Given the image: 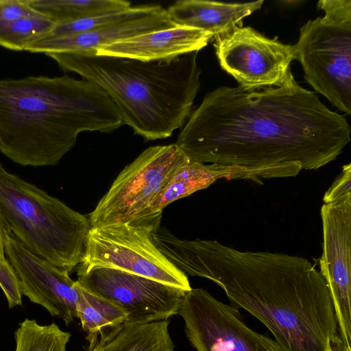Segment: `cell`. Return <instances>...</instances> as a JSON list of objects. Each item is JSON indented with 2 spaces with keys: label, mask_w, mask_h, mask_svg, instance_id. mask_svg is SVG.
<instances>
[{
  "label": "cell",
  "mask_w": 351,
  "mask_h": 351,
  "mask_svg": "<svg viewBox=\"0 0 351 351\" xmlns=\"http://www.w3.org/2000/svg\"><path fill=\"white\" fill-rule=\"evenodd\" d=\"M221 178L260 182L251 171L242 167L189 160L177 170L162 192L137 217L162 213L173 202L204 189Z\"/></svg>",
  "instance_id": "cell-17"
},
{
  "label": "cell",
  "mask_w": 351,
  "mask_h": 351,
  "mask_svg": "<svg viewBox=\"0 0 351 351\" xmlns=\"http://www.w3.org/2000/svg\"><path fill=\"white\" fill-rule=\"evenodd\" d=\"M86 339L85 351H174L167 319L123 323Z\"/></svg>",
  "instance_id": "cell-18"
},
{
  "label": "cell",
  "mask_w": 351,
  "mask_h": 351,
  "mask_svg": "<svg viewBox=\"0 0 351 351\" xmlns=\"http://www.w3.org/2000/svg\"><path fill=\"white\" fill-rule=\"evenodd\" d=\"M77 271V284L119 306L127 314L128 324L166 320L178 314L186 292L114 269L80 265Z\"/></svg>",
  "instance_id": "cell-10"
},
{
  "label": "cell",
  "mask_w": 351,
  "mask_h": 351,
  "mask_svg": "<svg viewBox=\"0 0 351 351\" xmlns=\"http://www.w3.org/2000/svg\"><path fill=\"white\" fill-rule=\"evenodd\" d=\"M199 51L145 62L98 56L96 51L49 53L64 72L92 82L110 97L124 125L147 141L169 137L184 126L200 87Z\"/></svg>",
  "instance_id": "cell-4"
},
{
  "label": "cell",
  "mask_w": 351,
  "mask_h": 351,
  "mask_svg": "<svg viewBox=\"0 0 351 351\" xmlns=\"http://www.w3.org/2000/svg\"><path fill=\"white\" fill-rule=\"evenodd\" d=\"M3 221L0 214V261L6 260L4 251V240H3Z\"/></svg>",
  "instance_id": "cell-27"
},
{
  "label": "cell",
  "mask_w": 351,
  "mask_h": 351,
  "mask_svg": "<svg viewBox=\"0 0 351 351\" xmlns=\"http://www.w3.org/2000/svg\"><path fill=\"white\" fill-rule=\"evenodd\" d=\"M160 7L161 5L156 4L131 6L126 10L121 11L56 23L52 29L43 38L78 34L99 29L121 21L142 18L155 12Z\"/></svg>",
  "instance_id": "cell-22"
},
{
  "label": "cell",
  "mask_w": 351,
  "mask_h": 351,
  "mask_svg": "<svg viewBox=\"0 0 351 351\" xmlns=\"http://www.w3.org/2000/svg\"><path fill=\"white\" fill-rule=\"evenodd\" d=\"M0 214L29 251L70 274L84 258L88 218L0 162Z\"/></svg>",
  "instance_id": "cell-5"
},
{
  "label": "cell",
  "mask_w": 351,
  "mask_h": 351,
  "mask_svg": "<svg viewBox=\"0 0 351 351\" xmlns=\"http://www.w3.org/2000/svg\"><path fill=\"white\" fill-rule=\"evenodd\" d=\"M76 285L78 292L77 318L80 320L86 337L97 336L125 322L127 314L119 306L88 291L77 282Z\"/></svg>",
  "instance_id": "cell-19"
},
{
  "label": "cell",
  "mask_w": 351,
  "mask_h": 351,
  "mask_svg": "<svg viewBox=\"0 0 351 351\" xmlns=\"http://www.w3.org/2000/svg\"><path fill=\"white\" fill-rule=\"evenodd\" d=\"M32 16H46L32 7L29 0H0V21Z\"/></svg>",
  "instance_id": "cell-25"
},
{
  "label": "cell",
  "mask_w": 351,
  "mask_h": 351,
  "mask_svg": "<svg viewBox=\"0 0 351 351\" xmlns=\"http://www.w3.org/2000/svg\"><path fill=\"white\" fill-rule=\"evenodd\" d=\"M0 287L10 308L22 304V293L19 280L7 258L5 261H0Z\"/></svg>",
  "instance_id": "cell-24"
},
{
  "label": "cell",
  "mask_w": 351,
  "mask_h": 351,
  "mask_svg": "<svg viewBox=\"0 0 351 351\" xmlns=\"http://www.w3.org/2000/svg\"><path fill=\"white\" fill-rule=\"evenodd\" d=\"M347 119L291 72L278 86H220L190 114L176 145L191 161L237 166L256 178L297 176L335 160L350 142Z\"/></svg>",
  "instance_id": "cell-1"
},
{
  "label": "cell",
  "mask_w": 351,
  "mask_h": 351,
  "mask_svg": "<svg viewBox=\"0 0 351 351\" xmlns=\"http://www.w3.org/2000/svg\"><path fill=\"white\" fill-rule=\"evenodd\" d=\"M323 16L300 29L295 59L306 81L348 115L351 114V1L321 0Z\"/></svg>",
  "instance_id": "cell-6"
},
{
  "label": "cell",
  "mask_w": 351,
  "mask_h": 351,
  "mask_svg": "<svg viewBox=\"0 0 351 351\" xmlns=\"http://www.w3.org/2000/svg\"><path fill=\"white\" fill-rule=\"evenodd\" d=\"M162 213L123 223L90 227L86 239L83 267L114 269L189 291L187 276L156 247L152 234L160 226Z\"/></svg>",
  "instance_id": "cell-7"
},
{
  "label": "cell",
  "mask_w": 351,
  "mask_h": 351,
  "mask_svg": "<svg viewBox=\"0 0 351 351\" xmlns=\"http://www.w3.org/2000/svg\"><path fill=\"white\" fill-rule=\"evenodd\" d=\"M178 314L197 351H284L275 340L249 328L238 308L204 289L186 291Z\"/></svg>",
  "instance_id": "cell-9"
},
{
  "label": "cell",
  "mask_w": 351,
  "mask_h": 351,
  "mask_svg": "<svg viewBox=\"0 0 351 351\" xmlns=\"http://www.w3.org/2000/svg\"><path fill=\"white\" fill-rule=\"evenodd\" d=\"M346 351H351V347L347 348Z\"/></svg>",
  "instance_id": "cell-28"
},
{
  "label": "cell",
  "mask_w": 351,
  "mask_h": 351,
  "mask_svg": "<svg viewBox=\"0 0 351 351\" xmlns=\"http://www.w3.org/2000/svg\"><path fill=\"white\" fill-rule=\"evenodd\" d=\"M177 26L160 7L146 16L67 36L45 38L27 46L30 53H73L97 51L101 47L139 34Z\"/></svg>",
  "instance_id": "cell-15"
},
{
  "label": "cell",
  "mask_w": 351,
  "mask_h": 351,
  "mask_svg": "<svg viewBox=\"0 0 351 351\" xmlns=\"http://www.w3.org/2000/svg\"><path fill=\"white\" fill-rule=\"evenodd\" d=\"M33 8L56 23L126 10L125 0H29Z\"/></svg>",
  "instance_id": "cell-20"
},
{
  "label": "cell",
  "mask_w": 351,
  "mask_h": 351,
  "mask_svg": "<svg viewBox=\"0 0 351 351\" xmlns=\"http://www.w3.org/2000/svg\"><path fill=\"white\" fill-rule=\"evenodd\" d=\"M263 3V0L247 3L178 0L167 9V12L176 25L204 30L214 37L241 26L242 20L260 9Z\"/></svg>",
  "instance_id": "cell-16"
},
{
  "label": "cell",
  "mask_w": 351,
  "mask_h": 351,
  "mask_svg": "<svg viewBox=\"0 0 351 351\" xmlns=\"http://www.w3.org/2000/svg\"><path fill=\"white\" fill-rule=\"evenodd\" d=\"M15 351H66L71 333L56 324L40 325L36 319H25L14 332Z\"/></svg>",
  "instance_id": "cell-21"
},
{
  "label": "cell",
  "mask_w": 351,
  "mask_h": 351,
  "mask_svg": "<svg viewBox=\"0 0 351 351\" xmlns=\"http://www.w3.org/2000/svg\"><path fill=\"white\" fill-rule=\"evenodd\" d=\"M351 198V164L342 167L341 173L326 191L324 203H330Z\"/></svg>",
  "instance_id": "cell-26"
},
{
  "label": "cell",
  "mask_w": 351,
  "mask_h": 351,
  "mask_svg": "<svg viewBox=\"0 0 351 351\" xmlns=\"http://www.w3.org/2000/svg\"><path fill=\"white\" fill-rule=\"evenodd\" d=\"M213 38L221 67L245 90L280 86L295 59L294 45L268 38L250 27L237 26Z\"/></svg>",
  "instance_id": "cell-11"
},
{
  "label": "cell",
  "mask_w": 351,
  "mask_h": 351,
  "mask_svg": "<svg viewBox=\"0 0 351 351\" xmlns=\"http://www.w3.org/2000/svg\"><path fill=\"white\" fill-rule=\"evenodd\" d=\"M213 38L212 34L186 26L156 30L100 47L98 56L149 62L199 51Z\"/></svg>",
  "instance_id": "cell-14"
},
{
  "label": "cell",
  "mask_w": 351,
  "mask_h": 351,
  "mask_svg": "<svg viewBox=\"0 0 351 351\" xmlns=\"http://www.w3.org/2000/svg\"><path fill=\"white\" fill-rule=\"evenodd\" d=\"M189 160L176 143L144 150L119 173L89 214L90 227L123 223L138 217Z\"/></svg>",
  "instance_id": "cell-8"
},
{
  "label": "cell",
  "mask_w": 351,
  "mask_h": 351,
  "mask_svg": "<svg viewBox=\"0 0 351 351\" xmlns=\"http://www.w3.org/2000/svg\"><path fill=\"white\" fill-rule=\"evenodd\" d=\"M55 24L47 16L0 21V47L12 51H25L28 45L44 38Z\"/></svg>",
  "instance_id": "cell-23"
},
{
  "label": "cell",
  "mask_w": 351,
  "mask_h": 351,
  "mask_svg": "<svg viewBox=\"0 0 351 351\" xmlns=\"http://www.w3.org/2000/svg\"><path fill=\"white\" fill-rule=\"evenodd\" d=\"M124 125L97 84L69 75L0 79V152L22 166L57 165L83 132Z\"/></svg>",
  "instance_id": "cell-3"
},
{
  "label": "cell",
  "mask_w": 351,
  "mask_h": 351,
  "mask_svg": "<svg viewBox=\"0 0 351 351\" xmlns=\"http://www.w3.org/2000/svg\"><path fill=\"white\" fill-rule=\"evenodd\" d=\"M3 233L5 255L16 274L22 295L70 324L77 318L76 282L26 249L4 223Z\"/></svg>",
  "instance_id": "cell-13"
},
{
  "label": "cell",
  "mask_w": 351,
  "mask_h": 351,
  "mask_svg": "<svg viewBox=\"0 0 351 351\" xmlns=\"http://www.w3.org/2000/svg\"><path fill=\"white\" fill-rule=\"evenodd\" d=\"M159 250L186 276L220 287L231 304L261 321L284 351H346L326 281L308 259L240 251L171 232Z\"/></svg>",
  "instance_id": "cell-2"
},
{
  "label": "cell",
  "mask_w": 351,
  "mask_h": 351,
  "mask_svg": "<svg viewBox=\"0 0 351 351\" xmlns=\"http://www.w3.org/2000/svg\"><path fill=\"white\" fill-rule=\"evenodd\" d=\"M320 274L328 288L341 335L351 347V198L324 203Z\"/></svg>",
  "instance_id": "cell-12"
}]
</instances>
